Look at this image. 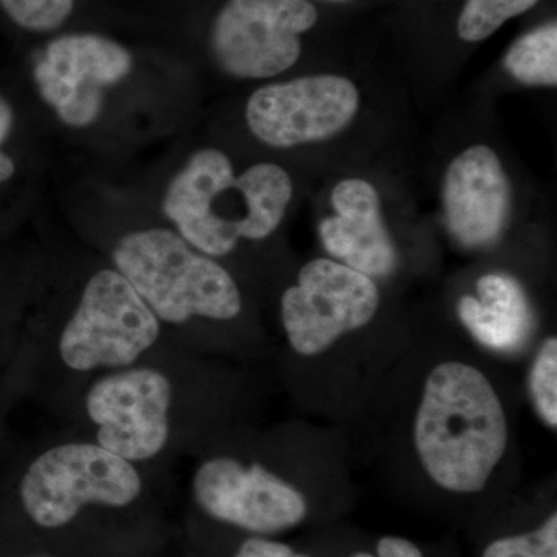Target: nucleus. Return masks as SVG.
I'll return each mask as SVG.
<instances>
[{
	"instance_id": "nucleus-13",
	"label": "nucleus",
	"mask_w": 557,
	"mask_h": 557,
	"mask_svg": "<svg viewBox=\"0 0 557 557\" xmlns=\"http://www.w3.org/2000/svg\"><path fill=\"white\" fill-rule=\"evenodd\" d=\"M332 205L336 214L319 225L325 251L366 276H388L397 267V249L381 215L376 189L364 180H343L333 189Z\"/></svg>"
},
{
	"instance_id": "nucleus-9",
	"label": "nucleus",
	"mask_w": 557,
	"mask_h": 557,
	"mask_svg": "<svg viewBox=\"0 0 557 557\" xmlns=\"http://www.w3.org/2000/svg\"><path fill=\"white\" fill-rule=\"evenodd\" d=\"M193 493L209 518L260 536L292 530L309 515L298 487L262 465L231 457L203 461L194 474Z\"/></svg>"
},
{
	"instance_id": "nucleus-25",
	"label": "nucleus",
	"mask_w": 557,
	"mask_h": 557,
	"mask_svg": "<svg viewBox=\"0 0 557 557\" xmlns=\"http://www.w3.org/2000/svg\"><path fill=\"white\" fill-rule=\"evenodd\" d=\"M330 2H347V0H330Z\"/></svg>"
},
{
	"instance_id": "nucleus-21",
	"label": "nucleus",
	"mask_w": 557,
	"mask_h": 557,
	"mask_svg": "<svg viewBox=\"0 0 557 557\" xmlns=\"http://www.w3.org/2000/svg\"><path fill=\"white\" fill-rule=\"evenodd\" d=\"M375 557H424L413 542L405 537L384 536L376 542Z\"/></svg>"
},
{
	"instance_id": "nucleus-24",
	"label": "nucleus",
	"mask_w": 557,
	"mask_h": 557,
	"mask_svg": "<svg viewBox=\"0 0 557 557\" xmlns=\"http://www.w3.org/2000/svg\"><path fill=\"white\" fill-rule=\"evenodd\" d=\"M351 557H375V555H370V553H366V552H359V553H355V555Z\"/></svg>"
},
{
	"instance_id": "nucleus-19",
	"label": "nucleus",
	"mask_w": 557,
	"mask_h": 557,
	"mask_svg": "<svg viewBox=\"0 0 557 557\" xmlns=\"http://www.w3.org/2000/svg\"><path fill=\"white\" fill-rule=\"evenodd\" d=\"M482 557H557V512L530 533L496 539Z\"/></svg>"
},
{
	"instance_id": "nucleus-8",
	"label": "nucleus",
	"mask_w": 557,
	"mask_h": 557,
	"mask_svg": "<svg viewBox=\"0 0 557 557\" xmlns=\"http://www.w3.org/2000/svg\"><path fill=\"white\" fill-rule=\"evenodd\" d=\"M172 384L160 370L121 369L87 392L97 443L131 463L159 456L170 440Z\"/></svg>"
},
{
	"instance_id": "nucleus-11",
	"label": "nucleus",
	"mask_w": 557,
	"mask_h": 557,
	"mask_svg": "<svg viewBox=\"0 0 557 557\" xmlns=\"http://www.w3.org/2000/svg\"><path fill=\"white\" fill-rule=\"evenodd\" d=\"M134 58L116 40L91 33L51 40L35 65L42 100L70 127H87L100 116L104 89L129 75Z\"/></svg>"
},
{
	"instance_id": "nucleus-4",
	"label": "nucleus",
	"mask_w": 557,
	"mask_h": 557,
	"mask_svg": "<svg viewBox=\"0 0 557 557\" xmlns=\"http://www.w3.org/2000/svg\"><path fill=\"white\" fill-rule=\"evenodd\" d=\"M141 490V475L126 458L98 443H65L28 467L21 500L36 525L54 530L69 525L87 505L129 507Z\"/></svg>"
},
{
	"instance_id": "nucleus-5",
	"label": "nucleus",
	"mask_w": 557,
	"mask_h": 557,
	"mask_svg": "<svg viewBox=\"0 0 557 557\" xmlns=\"http://www.w3.org/2000/svg\"><path fill=\"white\" fill-rule=\"evenodd\" d=\"M160 319L120 271L101 270L84 288L60 338L64 364L76 372L126 369L157 343Z\"/></svg>"
},
{
	"instance_id": "nucleus-16",
	"label": "nucleus",
	"mask_w": 557,
	"mask_h": 557,
	"mask_svg": "<svg viewBox=\"0 0 557 557\" xmlns=\"http://www.w3.org/2000/svg\"><path fill=\"white\" fill-rule=\"evenodd\" d=\"M539 0H467L457 22L458 36L480 42L493 36L512 17L533 9Z\"/></svg>"
},
{
	"instance_id": "nucleus-12",
	"label": "nucleus",
	"mask_w": 557,
	"mask_h": 557,
	"mask_svg": "<svg viewBox=\"0 0 557 557\" xmlns=\"http://www.w3.org/2000/svg\"><path fill=\"white\" fill-rule=\"evenodd\" d=\"M450 236L465 248L496 244L511 211V186L500 160L487 146H472L450 161L443 185Z\"/></svg>"
},
{
	"instance_id": "nucleus-23",
	"label": "nucleus",
	"mask_w": 557,
	"mask_h": 557,
	"mask_svg": "<svg viewBox=\"0 0 557 557\" xmlns=\"http://www.w3.org/2000/svg\"><path fill=\"white\" fill-rule=\"evenodd\" d=\"M14 171H16V166H14L13 159L0 150V183L13 177Z\"/></svg>"
},
{
	"instance_id": "nucleus-7",
	"label": "nucleus",
	"mask_w": 557,
	"mask_h": 557,
	"mask_svg": "<svg viewBox=\"0 0 557 557\" xmlns=\"http://www.w3.org/2000/svg\"><path fill=\"white\" fill-rule=\"evenodd\" d=\"M380 307L375 281L332 259H314L282 296V324L300 357H318L366 327Z\"/></svg>"
},
{
	"instance_id": "nucleus-18",
	"label": "nucleus",
	"mask_w": 557,
	"mask_h": 557,
	"mask_svg": "<svg viewBox=\"0 0 557 557\" xmlns=\"http://www.w3.org/2000/svg\"><path fill=\"white\" fill-rule=\"evenodd\" d=\"M0 5L25 30L47 33L69 20L75 0H0Z\"/></svg>"
},
{
	"instance_id": "nucleus-10",
	"label": "nucleus",
	"mask_w": 557,
	"mask_h": 557,
	"mask_svg": "<svg viewBox=\"0 0 557 557\" xmlns=\"http://www.w3.org/2000/svg\"><path fill=\"white\" fill-rule=\"evenodd\" d=\"M357 86L336 75L304 76L260 87L247 104V123L256 138L273 148H295L335 137L354 121Z\"/></svg>"
},
{
	"instance_id": "nucleus-22",
	"label": "nucleus",
	"mask_w": 557,
	"mask_h": 557,
	"mask_svg": "<svg viewBox=\"0 0 557 557\" xmlns=\"http://www.w3.org/2000/svg\"><path fill=\"white\" fill-rule=\"evenodd\" d=\"M14 113L5 98L0 97V145H3L13 129Z\"/></svg>"
},
{
	"instance_id": "nucleus-1",
	"label": "nucleus",
	"mask_w": 557,
	"mask_h": 557,
	"mask_svg": "<svg viewBox=\"0 0 557 557\" xmlns=\"http://www.w3.org/2000/svg\"><path fill=\"white\" fill-rule=\"evenodd\" d=\"M508 420L482 370L445 361L424 383L413 445L429 479L456 494L480 493L508 448Z\"/></svg>"
},
{
	"instance_id": "nucleus-14",
	"label": "nucleus",
	"mask_w": 557,
	"mask_h": 557,
	"mask_svg": "<svg viewBox=\"0 0 557 557\" xmlns=\"http://www.w3.org/2000/svg\"><path fill=\"white\" fill-rule=\"evenodd\" d=\"M478 298L463 296L457 311L472 338L491 350L512 354L530 338L533 311L525 289L508 274L490 273L478 281Z\"/></svg>"
},
{
	"instance_id": "nucleus-6",
	"label": "nucleus",
	"mask_w": 557,
	"mask_h": 557,
	"mask_svg": "<svg viewBox=\"0 0 557 557\" xmlns=\"http://www.w3.org/2000/svg\"><path fill=\"white\" fill-rule=\"evenodd\" d=\"M318 17L310 0H228L212 24V54L234 78H271L298 62L300 35Z\"/></svg>"
},
{
	"instance_id": "nucleus-20",
	"label": "nucleus",
	"mask_w": 557,
	"mask_h": 557,
	"mask_svg": "<svg viewBox=\"0 0 557 557\" xmlns=\"http://www.w3.org/2000/svg\"><path fill=\"white\" fill-rule=\"evenodd\" d=\"M236 557H311L302 555L284 544L267 537H249L237 549Z\"/></svg>"
},
{
	"instance_id": "nucleus-2",
	"label": "nucleus",
	"mask_w": 557,
	"mask_h": 557,
	"mask_svg": "<svg viewBox=\"0 0 557 557\" xmlns=\"http://www.w3.org/2000/svg\"><path fill=\"white\" fill-rule=\"evenodd\" d=\"M292 196V178L284 168L259 163L236 177L228 157L208 148L197 150L172 180L163 212L190 247L222 258L240 239L271 236Z\"/></svg>"
},
{
	"instance_id": "nucleus-17",
	"label": "nucleus",
	"mask_w": 557,
	"mask_h": 557,
	"mask_svg": "<svg viewBox=\"0 0 557 557\" xmlns=\"http://www.w3.org/2000/svg\"><path fill=\"white\" fill-rule=\"evenodd\" d=\"M528 391L531 403L542 423L556 431L557 428V339H545L539 347L530 376Z\"/></svg>"
},
{
	"instance_id": "nucleus-3",
	"label": "nucleus",
	"mask_w": 557,
	"mask_h": 557,
	"mask_svg": "<svg viewBox=\"0 0 557 557\" xmlns=\"http://www.w3.org/2000/svg\"><path fill=\"white\" fill-rule=\"evenodd\" d=\"M113 263L160 322L230 321L240 313V292L228 271L174 231L127 234L116 244Z\"/></svg>"
},
{
	"instance_id": "nucleus-15",
	"label": "nucleus",
	"mask_w": 557,
	"mask_h": 557,
	"mask_svg": "<svg viewBox=\"0 0 557 557\" xmlns=\"http://www.w3.org/2000/svg\"><path fill=\"white\" fill-rule=\"evenodd\" d=\"M512 78L527 86L557 84V24L547 22L512 42L504 60Z\"/></svg>"
}]
</instances>
